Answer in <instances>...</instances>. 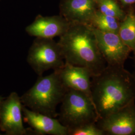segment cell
I'll return each mask as SVG.
<instances>
[{
    "mask_svg": "<svg viewBox=\"0 0 135 135\" xmlns=\"http://www.w3.org/2000/svg\"><path fill=\"white\" fill-rule=\"evenodd\" d=\"M70 24L61 15L46 17L38 15L25 30L29 35L36 38L54 39L63 35Z\"/></svg>",
    "mask_w": 135,
    "mask_h": 135,
    "instance_id": "cell-9",
    "label": "cell"
},
{
    "mask_svg": "<svg viewBox=\"0 0 135 135\" xmlns=\"http://www.w3.org/2000/svg\"><path fill=\"white\" fill-rule=\"evenodd\" d=\"M24 121L37 135H68V128L58 119L32 111L24 105L22 108Z\"/></svg>",
    "mask_w": 135,
    "mask_h": 135,
    "instance_id": "cell-11",
    "label": "cell"
},
{
    "mask_svg": "<svg viewBox=\"0 0 135 135\" xmlns=\"http://www.w3.org/2000/svg\"><path fill=\"white\" fill-rule=\"evenodd\" d=\"M91 98L99 119L135 101V78L124 66H107L91 79Z\"/></svg>",
    "mask_w": 135,
    "mask_h": 135,
    "instance_id": "cell-1",
    "label": "cell"
},
{
    "mask_svg": "<svg viewBox=\"0 0 135 135\" xmlns=\"http://www.w3.org/2000/svg\"><path fill=\"white\" fill-rule=\"evenodd\" d=\"M122 2L125 5H131L135 3V0H121Z\"/></svg>",
    "mask_w": 135,
    "mask_h": 135,
    "instance_id": "cell-17",
    "label": "cell"
},
{
    "mask_svg": "<svg viewBox=\"0 0 135 135\" xmlns=\"http://www.w3.org/2000/svg\"><path fill=\"white\" fill-rule=\"evenodd\" d=\"M133 62H134V76L135 78V56H134V58H133Z\"/></svg>",
    "mask_w": 135,
    "mask_h": 135,
    "instance_id": "cell-18",
    "label": "cell"
},
{
    "mask_svg": "<svg viewBox=\"0 0 135 135\" xmlns=\"http://www.w3.org/2000/svg\"><path fill=\"white\" fill-rule=\"evenodd\" d=\"M98 11L103 14L122 21L125 14L114 0H95Z\"/></svg>",
    "mask_w": 135,
    "mask_h": 135,
    "instance_id": "cell-15",
    "label": "cell"
},
{
    "mask_svg": "<svg viewBox=\"0 0 135 135\" xmlns=\"http://www.w3.org/2000/svg\"><path fill=\"white\" fill-rule=\"evenodd\" d=\"M118 35L135 56V15L133 13L126 16L122 21Z\"/></svg>",
    "mask_w": 135,
    "mask_h": 135,
    "instance_id": "cell-13",
    "label": "cell"
},
{
    "mask_svg": "<svg viewBox=\"0 0 135 135\" xmlns=\"http://www.w3.org/2000/svg\"><path fill=\"white\" fill-rule=\"evenodd\" d=\"M61 104L58 120L68 130L98 120L91 98L83 92L68 89Z\"/></svg>",
    "mask_w": 135,
    "mask_h": 135,
    "instance_id": "cell-4",
    "label": "cell"
},
{
    "mask_svg": "<svg viewBox=\"0 0 135 135\" xmlns=\"http://www.w3.org/2000/svg\"><path fill=\"white\" fill-rule=\"evenodd\" d=\"M58 42L65 63L86 68L93 76L100 74L107 66L90 25L71 23Z\"/></svg>",
    "mask_w": 135,
    "mask_h": 135,
    "instance_id": "cell-2",
    "label": "cell"
},
{
    "mask_svg": "<svg viewBox=\"0 0 135 135\" xmlns=\"http://www.w3.org/2000/svg\"><path fill=\"white\" fill-rule=\"evenodd\" d=\"M4 99V98L3 97H2V96H0V104L2 102V101Z\"/></svg>",
    "mask_w": 135,
    "mask_h": 135,
    "instance_id": "cell-19",
    "label": "cell"
},
{
    "mask_svg": "<svg viewBox=\"0 0 135 135\" xmlns=\"http://www.w3.org/2000/svg\"><path fill=\"white\" fill-rule=\"evenodd\" d=\"M38 77L34 85L20 97L22 104L32 111L56 118L59 115L57 108L68 88L62 82L58 70Z\"/></svg>",
    "mask_w": 135,
    "mask_h": 135,
    "instance_id": "cell-3",
    "label": "cell"
},
{
    "mask_svg": "<svg viewBox=\"0 0 135 135\" xmlns=\"http://www.w3.org/2000/svg\"><path fill=\"white\" fill-rule=\"evenodd\" d=\"M96 124L105 135H135V101L99 119Z\"/></svg>",
    "mask_w": 135,
    "mask_h": 135,
    "instance_id": "cell-7",
    "label": "cell"
},
{
    "mask_svg": "<svg viewBox=\"0 0 135 135\" xmlns=\"http://www.w3.org/2000/svg\"><path fill=\"white\" fill-rule=\"evenodd\" d=\"M90 25L102 31L118 33L120 23L116 18L107 16L97 10L92 18Z\"/></svg>",
    "mask_w": 135,
    "mask_h": 135,
    "instance_id": "cell-14",
    "label": "cell"
},
{
    "mask_svg": "<svg viewBox=\"0 0 135 135\" xmlns=\"http://www.w3.org/2000/svg\"><path fill=\"white\" fill-rule=\"evenodd\" d=\"M95 0H61V16L70 23L90 25L97 10Z\"/></svg>",
    "mask_w": 135,
    "mask_h": 135,
    "instance_id": "cell-10",
    "label": "cell"
},
{
    "mask_svg": "<svg viewBox=\"0 0 135 135\" xmlns=\"http://www.w3.org/2000/svg\"><path fill=\"white\" fill-rule=\"evenodd\" d=\"M68 135H105L96 123H90L68 130Z\"/></svg>",
    "mask_w": 135,
    "mask_h": 135,
    "instance_id": "cell-16",
    "label": "cell"
},
{
    "mask_svg": "<svg viewBox=\"0 0 135 135\" xmlns=\"http://www.w3.org/2000/svg\"><path fill=\"white\" fill-rule=\"evenodd\" d=\"M99 49L107 66H124L131 51L118 33L102 31L93 28Z\"/></svg>",
    "mask_w": 135,
    "mask_h": 135,
    "instance_id": "cell-8",
    "label": "cell"
},
{
    "mask_svg": "<svg viewBox=\"0 0 135 135\" xmlns=\"http://www.w3.org/2000/svg\"><path fill=\"white\" fill-rule=\"evenodd\" d=\"M27 62L38 76L51 69H60L65 63L58 42L53 39L41 38L34 40L29 49Z\"/></svg>",
    "mask_w": 135,
    "mask_h": 135,
    "instance_id": "cell-5",
    "label": "cell"
},
{
    "mask_svg": "<svg viewBox=\"0 0 135 135\" xmlns=\"http://www.w3.org/2000/svg\"><path fill=\"white\" fill-rule=\"evenodd\" d=\"M58 71L60 79L67 88L83 92L91 98L93 76L89 69L65 63Z\"/></svg>",
    "mask_w": 135,
    "mask_h": 135,
    "instance_id": "cell-12",
    "label": "cell"
},
{
    "mask_svg": "<svg viewBox=\"0 0 135 135\" xmlns=\"http://www.w3.org/2000/svg\"><path fill=\"white\" fill-rule=\"evenodd\" d=\"M21 97L11 93L0 104V130L8 135H27L30 130L23 125Z\"/></svg>",
    "mask_w": 135,
    "mask_h": 135,
    "instance_id": "cell-6",
    "label": "cell"
}]
</instances>
